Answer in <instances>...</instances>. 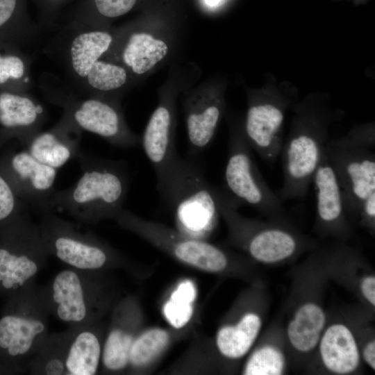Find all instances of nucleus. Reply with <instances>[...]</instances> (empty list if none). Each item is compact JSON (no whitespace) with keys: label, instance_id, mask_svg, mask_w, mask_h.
Returning <instances> with one entry per match:
<instances>
[{"label":"nucleus","instance_id":"f257e3e1","mask_svg":"<svg viewBox=\"0 0 375 375\" xmlns=\"http://www.w3.org/2000/svg\"><path fill=\"white\" fill-rule=\"evenodd\" d=\"M76 159L81 175L69 188L55 192L52 208L85 223L114 219L123 208L129 188L125 162L100 158L82 151Z\"/></svg>","mask_w":375,"mask_h":375},{"label":"nucleus","instance_id":"f03ea898","mask_svg":"<svg viewBox=\"0 0 375 375\" xmlns=\"http://www.w3.org/2000/svg\"><path fill=\"white\" fill-rule=\"evenodd\" d=\"M48 314L33 285L8 296L0 313V374L29 368L49 337Z\"/></svg>","mask_w":375,"mask_h":375},{"label":"nucleus","instance_id":"7ed1b4c3","mask_svg":"<svg viewBox=\"0 0 375 375\" xmlns=\"http://www.w3.org/2000/svg\"><path fill=\"white\" fill-rule=\"evenodd\" d=\"M157 190L185 235L198 239L213 228L219 214L213 185L198 158L179 156Z\"/></svg>","mask_w":375,"mask_h":375},{"label":"nucleus","instance_id":"20e7f679","mask_svg":"<svg viewBox=\"0 0 375 375\" xmlns=\"http://www.w3.org/2000/svg\"><path fill=\"white\" fill-rule=\"evenodd\" d=\"M40 83L47 100L60 106L82 131L99 135L119 148H133L140 143L116 100L75 91L51 75H44Z\"/></svg>","mask_w":375,"mask_h":375},{"label":"nucleus","instance_id":"39448f33","mask_svg":"<svg viewBox=\"0 0 375 375\" xmlns=\"http://www.w3.org/2000/svg\"><path fill=\"white\" fill-rule=\"evenodd\" d=\"M49 256L38 224L27 214L0 230V295L33 286Z\"/></svg>","mask_w":375,"mask_h":375},{"label":"nucleus","instance_id":"423d86ee","mask_svg":"<svg viewBox=\"0 0 375 375\" xmlns=\"http://www.w3.org/2000/svg\"><path fill=\"white\" fill-rule=\"evenodd\" d=\"M327 157L340 183L348 217H358L363 201L375 192L372 133L353 134L327 143Z\"/></svg>","mask_w":375,"mask_h":375},{"label":"nucleus","instance_id":"0eeeda50","mask_svg":"<svg viewBox=\"0 0 375 375\" xmlns=\"http://www.w3.org/2000/svg\"><path fill=\"white\" fill-rule=\"evenodd\" d=\"M224 182L223 188L240 205L250 206L275 222H283V201L264 179L243 133H233L230 137Z\"/></svg>","mask_w":375,"mask_h":375},{"label":"nucleus","instance_id":"6e6552de","mask_svg":"<svg viewBox=\"0 0 375 375\" xmlns=\"http://www.w3.org/2000/svg\"><path fill=\"white\" fill-rule=\"evenodd\" d=\"M94 272L69 267L58 272L40 290L49 312L72 326L93 324L101 308Z\"/></svg>","mask_w":375,"mask_h":375},{"label":"nucleus","instance_id":"1a4fd4ad","mask_svg":"<svg viewBox=\"0 0 375 375\" xmlns=\"http://www.w3.org/2000/svg\"><path fill=\"white\" fill-rule=\"evenodd\" d=\"M50 253L69 268L97 272L112 258V250L92 233L51 212L38 224Z\"/></svg>","mask_w":375,"mask_h":375},{"label":"nucleus","instance_id":"9d476101","mask_svg":"<svg viewBox=\"0 0 375 375\" xmlns=\"http://www.w3.org/2000/svg\"><path fill=\"white\" fill-rule=\"evenodd\" d=\"M217 205L235 240L258 262L272 264L287 260L301 245L296 234L284 226L263 224L242 217L237 211L239 205L228 196H220Z\"/></svg>","mask_w":375,"mask_h":375},{"label":"nucleus","instance_id":"9b49d317","mask_svg":"<svg viewBox=\"0 0 375 375\" xmlns=\"http://www.w3.org/2000/svg\"><path fill=\"white\" fill-rule=\"evenodd\" d=\"M0 171L26 206L44 214L53 209L58 169L42 163L25 148L9 147L0 151Z\"/></svg>","mask_w":375,"mask_h":375},{"label":"nucleus","instance_id":"f8f14e48","mask_svg":"<svg viewBox=\"0 0 375 375\" xmlns=\"http://www.w3.org/2000/svg\"><path fill=\"white\" fill-rule=\"evenodd\" d=\"M166 41L141 28L127 25L113 33L112 44L102 58L124 66L131 75H144L168 54Z\"/></svg>","mask_w":375,"mask_h":375},{"label":"nucleus","instance_id":"ddd939ff","mask_svg":"<svg viewBox=\"0 0 375 375\" xmlns=\"http://www.w3.org/2000/svg\"><path fill=\"white\" fill-rule=\"evenodd\" d=\"M59 35L62 62L76 88L108 51L113 33L109 27L65 24Z\"/></svg>","mask_w":375,"mask_h":375},{"label":"nucleus","instance_id":"4468645a","mask_svg":"<svg viewBox=\"0 0 375 375\" xmlns=\"http://www.w3.org/2000/svg\"><path fill=\"white\" fill-rule=\"evenodd\" d=\"M46 118L43 105L30 92L0 89V151L12 140L24 147Z\"/></svg>","mask_w":375,"mask_h":375},{"label":"nucleus","instance_id":"2eb2a0df","mask_svg":"<svg viewBox=\"0 0 375 375\" xmlns=\"http://www.w3.org/2000/svg\"><path fill=\"white\" fill-rule=\"evenodd\" d=\"M140 144L154 169L157 188L179 157L175 146V115L172 99L160 100L147 124Z\"/></svg>","mask_w":375,"mask_h":375},{"label":"nucleus","instance_id":"dca6fc26","mask_svg":"<svg viewBox=\"0 0 375 375\" xmlns=\"http://www.w3.org/2000/svg\"><path fill=\"white\" fill-rule=\"evenodd\" d=\"M283 121V108L272 102H255L247 110L244 135L251 149L268 162L280 155Z\"/></svg>","mask_w":375,"mask_h":375},{"label":"nucleus","instance_id":"f3484780","mask_svg":"<svg viewBox=\"0 0 375 375\" xmlns=\"http://www.w3.org/2000/svg\"><path fill=\"white\" fill-rule=\"evenodd\" d=\"M82 131L62 113L53 126L37 133L23 148L42 163L58 169L81 151Z\"/></svg>","mask_w":375,"mask_h":375},{"label":"nucleus","instance_id":"a211bd4d","mask_svg":"<svg viewBox=\"0 0 375 375\" xmlns=\"http://www.w3.org/2000/svg\"><path fill=\"white\" fill-rule=\"evenodd\" d=\"M190 157L199 158L210 144L222 115L219 97L201 91L189 97L184 103Z\"/></svg>","mask_w":375,"mask_h":375},{"label":"nucleus","instance_id":"6ab92c4d","mask_svg":"<svg viewBox=\"0 0 375 375\" xmlns=\"http://www.w3.org/2000/svg\"><path fill=\"white\" fill-rule=\"evenodd\" d=\"M316 217L320 227L333 233H346L348 215L342 190L334 169L325 152L313 176Z\"/></svg>","mask_w":375,"mask_h":375},{"label":"nucleus","instance_id":"aec40b11","mask_svg":"<svg viewBox=\"0 0 375 375\" xmlns=\"http://www.w3.org/2000/svg\"><path fill=\"white\" fill-rule=\"evenodd\" d=\"M72 327L63 333L65 374H95L103 347L99 333L93 324Z\"/></svg>","mask_w":375,"mask_h":375},{"label":"nucleus","instance_id":"412c9836","mask_svg":"<svg viewBox=\"0 0 375 375\" xmlns=\"http://www.w3.org/2000/svg\"><path fill=\"white\" fill-rule=\"evenodd\" d=\"M317 346L322 364L333 374H349L360 365L358 343L352 331L345 324L330 325L324 331Z\"/></svg>","mask_w":375,"mask_h":375},{"label":"nucleus","instance_id":"4be33fe9","mask_svg":"<svg viewBox=\"0 0 375 375\" xmlns=\"http://www.w3.org/2000/svg\"><path fill=\"white\" fill-rule=\"evenodd\" d=\"M326 314L323 308L313 302L299 306L287 326V336L297 351L308 353L319 342L324 331Z\"/></svg>","mask_w":375,"mask_h":375},{"label":"nucleus","instance_id":"5701e85b","mask_svg":"<svg viewBox=\"0 0 375 375\" xmlns=\"http://www.w3.org/2000/svg\"><path fill=\"white\" fill-rule=\"evenodd\" d=\"M40 31L29 15L27 0H0V42L26 47L37 41Z\"/></svg>","mask_w":375,"mask_h":375},{"label":"nucleus","instance_id":"b1692460","mask_svg":"<svg viewBox=\"0 0 375 375\" xmlns=\"http://www.w3.org/2000/svg\"><path fill=\"white\" fill-rule=\"evenodd\" d=\"M145 0H81L67 24L109 27L111 21L138 8Z\"/></svg>","mask_w":375,"mask_h":375},{"label":"nucleus","instance_id":"393cba45","mask_svg":"<svg viewBox=\"0 0 375 375\" xmlns=\"http://www.w3.org/2000/svg\"><path fill=\"white\" fill-rule=\"evenodd\" d=\"M262 328V319L255 312L244 315L234 325L221 328L216 343L219 352L226 358L238 359L246 355L256 340Z\"/></svg>","mask_w":375,"mask_h":375},{"label":"nucleus","instance_id":"a878e982","mask_svg":"<svg viewBox=\"0 0 375 375\" xmlns=\"http://www.w3.org/2000/svg\"><path fill=\"white\" fill-rule=\"evenodd\" d=\"M23 48L15 43L0 42V89L30 92L31 59Z\"/></svg>","mask_w":375,"mask_h":375},{"label":"nucleus","instance_id":"bb28decb","mask_svg":"<svg viewBox=\"0 0 375 375\" xmlns=\"http://www.w3.org/2000/svg\"><path fill=\"white\" fill-rule=\"evenodd\" d=\"M130 78L131 74L124 66L101 58L76 88L83 94L116 100L113 94L123 89Z\"/></svg>","mask_w":375,"mask_h":375},{"label":"nucleus","instance_id":"cd10ccee","mask_svg":"<svg viewBox=\"0 0 375 375\" xmlns=\"http://www.w3.org/2000/svg\"><path fill=\"white\" fill-rule=\"evenodd\" d=\"M134 338L122 326H115L108 333L102 347L103 367L111 372H119L129 364L130 350Z\"/></svg>","mask_w":375,"mask_h":375},{"label":"nucleus","instance_id":"c85d7f7f","mask_svg":"<svg viewBox=\"0 0 375 375\" xmlns=\"http://www.w3.org/2000/svg\"><path fill=\"white\" fill-rule=\"evenodd\" d=\"M286 360L282 350L266 344L255 350L245 363L243 374L280 375L285 372Z\"/></svg>","mask_w":375,"mask_h":375},{"label":"nucleus","instance_id":"c756f323","mask_svg":"<svg viewBox=\"0 0 375 375\" xmlns=\"http://www.w3.org/2000/svg\"><path fill=\"white\" fill-rule=\"evenodd\" d=\"M169 335L163 329L152 328L134 339L130 350L129 364L135 367L147 365L166 347Z\"/></svg>","mask_w":375,"mask_h":375},{"label":"nucleus","instance_id":"7c9ffc66","mask_svg":"<svg viewBox=\"0 0 375 375\" xmlns=\"http://www.w3.org/2000/svg\"><path fill=\"white\" fill-rule=\"evenodd\" d=\"M26 207L0 171V230L24 213Z\"/></svg>","mask_w":375,"mask_h":375},{"label":"nucleus","instance_id":"2f4dec72","mask_svg":"<svg viewBox=\"0 0 375 375\" xmlns=\"http://www.w3.org/2000/svg\"><path fill=\"white\" fill-rule=\"evenodd\" d=\"M163 312L173 327L180 328L191 319L193 314L192 303L179 299L169 298L163 307Z\"/></svg>","mask_w":375,"mask_h":375},{"label":"nucleus","instance_id":"473e14b6","mask_svg":"<svg viewBox=\"0 0 375 375\" xmlns=\"http://www.w3.org/2000/svg\"><path fill=\"white\" fill-rule=\"evenodd\" d=\"M39 15L40 26L54 27L59 19L60 12L73 0H31Z\"/></svg>","mask_w":375,"mask_h":375},{"label":"nucleus","instance_id":"72a5a7b5","mask_svg":"<svg viewBox=\"0 0 375 375\" xmlns=\"http://www.w3.org/2000/svg\"><path fill=\"white\" fill-rule=\"evenodd\" d=\"M358 217L362 222L371 229L374 227L375 192L370 194L362 203Z\"/></svg>","mask_w":375,"mask_h":375},{"label":"nucleus","instance_id":"f704fd0d","mask_svg":"<svg viewBox=\"0 0 375 375\" xmlns=\"http://www.w3.org/2000/svg\"><path fill=\"white\" fill-rule=\"evenodd\" d=\"M197 295L194 283L186 280L181 282L171 294L170 298L179 299L192 303Z\"/></svg>","mask_w":375,"mask_h":375},{"label":"nucleus","instance_id":"c9c22d12","mask_svg":"<svg viewBox=\"0 0 375 375\" xmlns=\"http://www.w3.org/2000/svg\"><path fill=\"white\" fill-rule=\"evenodd\" d=\"M360 292L364 298L373 306H375V277L368 275L362 278Z\"/></svg>","mask_w":375,"mask_h":375},{"label":"nucleus","instance_id":"e433bc0d","mask_svg":"<svg viewBox=\"0 0 375 375\" xmlns=\"http://www.w3.org/2000/svg\"><path fill=\"white\" fill-rule=\"evenodd\" d=\"M362 356L365 363L373 370L375 369V341H369L364 347Z\"/></svg>","mask_w":375,"mask_h":375},{"label":"nucleus","instance_id":"4c0bfd02","mask_svg":"<svg viewBox=\"0 0 375 375\" xmlns=\"http://www.w3.org/2000/svg\"><path fill=\"white\" fill-rule=\"evenodd\" d=\"M222 0H203L206 5L209 7H215L220 3Z\"/></svg>","mask_w":375,"mask_h":375}]
</instances>
